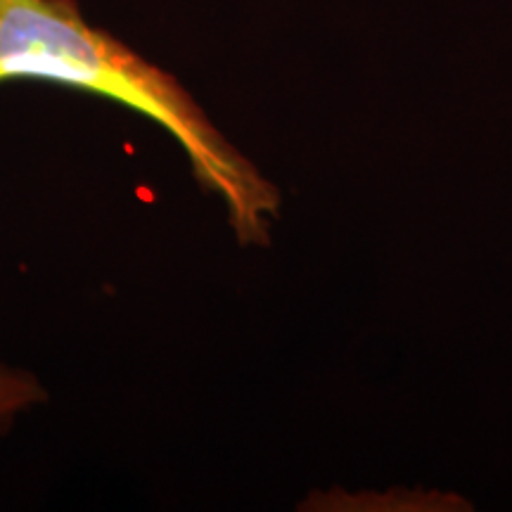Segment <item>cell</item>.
I'll return each mask as SVG.
<instances>
[{
    "mask_svg": "<svg viewBox=\"0 0 512 512\" xmlns=\"http://www.w3.org/2000/svg\"><path fill=\"white\" fill-rule=\"evenodd\" d=\"M10 81L74 88L150 119L181 145L202 188L221 197L240 242H266L278 211L273 185L176 76L88 22L76 0H0V86Z\"/></svg>",
    "mask_w": 512,
    "mask_h": 512,
    "instance_id": "6da1fadb",
    "label": "cell"
},
{
    "mask_svg": "<svg viewBox=\"0 0 512 512\" xmlns=\"http://www.w3.org/2000/svg\"><path fill=\"white\" fill-rule=\"evenodd\" d=\"M46 401V387L34 373L0 361V432Z\"/></svg>",
    "mask_w": 512,
    "mask_h": 512,
    "instance_id": "7a4b0ae2",
    "label": "cell"
}]
</instances>
